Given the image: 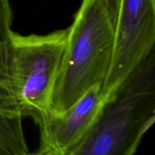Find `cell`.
Here are the masks:
<instances>
[{"label":"cell","mask_w":155,"mask_h":155,"mask_svg":"<svg viewBox=\"0 0 155 155\" xmlns=\"http://www.w3.org/2000/svg\"><path fill=\"white\" fill-rule=\"evenodd\" d=\"M68 32L23 36L9 29L0 35V116L36 123L51 108Z\"/></svg>","instance_id":"obj_1"},{"label":"cell","mask_w":155,"mask_h":155,"mask_svg":"<svg viewBox=\"0 0 155 155\" xmlns=\"http://www.w3.org/2000/svg\"><path fill=\"white\" fill-rule=\"evenodd\" d=\"M119 0H82L68 36L51 109L63 111L97 85L103 86L114 48Z\"/></svg>","instance_id":"obj_2"},{"label":"cell","mask_w":155,"mask_h":155,"mask_svg":"<svg viewBox=\"0 0 155 155\" xmlns=\"http://www.w3.org/2000/svg\"><path fill=\"white\" fill-rule=\"evenodd\" d=\"M154 120V51L104 103L69 155H134Z\"/></svg>","instance_id":"obj_3"},{"label":"cell","mask_w":155,"mask_h":155,"mask_svg":"<svg viewBox=\"0 0 155 155\" xmlns=\"http://www.w3.org/2000/svg\"><path fill=\"white\" fill-rule=\"evenodd\" d=\"M155 0H119L111 64L102 86L109 100L154 51Z\"/></svg>","instance_id":"obj_4"},{"label":"cell","mask_w":155,"mask_h":155,"mask_svg":"<svg viewBox=\"0 0 155 155\" xmlns=\"http://www.w3.org/2000/svg\"><path fill=\"white\" fill-rule=\"evenodd\" d=\"M107 101L97 85L63 111L48 109L36 123L40 131L39 151L69 155L87 133Z\"/></svg>","instance_id":"obj_5"},{"label":"cell","mask_w":155,"mask_h":155,"mask_svg":"<svg viewBox=\"0 0 155 155\" xmlns=\"http://www.w3.org/2000/svg\"><path fill=\"white\" fill-rule=\"evenodd\" d=\"M24 155H52V154H49V153L48 152H45V151H39V150H38V151H36V152H33V153L28 152Z\"/></svg>","instance_id":"obj_6"}]
</instances>
